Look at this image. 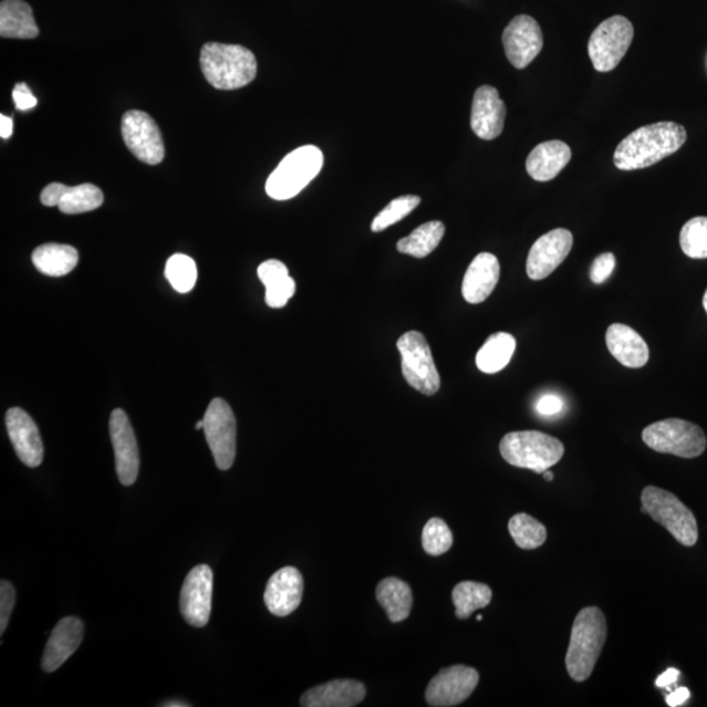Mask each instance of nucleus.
Returning a JSON list of instances; mask_svg holds the SVG:
<instances>
[{
    "instance_id": "nucleus-10",
    "label": "nucleus",
    "mask_w": 707,
    "mask_h": 707,
    "mask_svg": "<svg viewBox=\"0 0 707 707\" xmlns=\"http://www.w3.org/2000/svg\"><path fill=\"white\" fill-rule=\"evenodd\" d=\"M204 430L220 470L232 467L236 456V418L223 398H214L204 417Z\"/></svg>"
},
{
    "instance_id": "nucleus-17",
    "label": "nucleus",
    "mask_w": 707,
    "mask_h": 707,
    "mask_svg": "<svg viewBox=\"0 0 707 707\" xmlns=\"http://www.w3.org/2000/svg\"><path fill=\"white\" fill-rule=\"evenodd\" d=\"M6 426L19 459L27 467H40L44 460V445H42L39 427L30 414L20 408H11L6 414Z\"/></svg>"
},
{
    "instance_id": "nucleus-42",
    "label": "nucleus",
    "mask_w": 707,
    "mask_h": 707,
    "mask_svg": "<svg viewBox=\"0 0 707 707\" xmlns=\"http://www.w3.org/2000/svg\"><path fill=\"white\" fill-rule=\"evenodd\" d=\"M563 408H565V403L560 396L557 395H544L538 399L536 403V410H538L541 416H557L560 414Z\"/></svg>"
},
{
    "instance_id": "nucleus-13",
    "label": "nucleus",
    "mask_w": 707,
    "mask_h": 707,
    "mask_svg": "<svg viewBox=\"0 0 707 707\" xmlns=\"http://www.w3.org/2000/svg\"><path fill=\"white\" fill-rule=\"evenodd\" d=\"M214 574L210 566L198 565L185 578L180 611L187 623L204 627L209 623L212 604Z\"/></svg>"
},
{
    "instance_id": "nucleus-15",
    "label": "nucleus",
    "mask_w": 707,
    "mask_h": 707,
    "mask_svg": "<svg viewBox=\"0 0 707 707\" xmlns=\"http://www.w3.org/2000/svg\"><path fill=\"white\" fill-rule=\"evenodd\" d=\"M503 46L507 60L513 67L523 70L544 48V35L533 18L519 15L506 27Z\"/></svg>"
},
{
    "instance_id": "nucleus-36",
    "label": "nucleus",
    "mask_w": 707,
    "mask_h": 707,
    "mask_svg": "<svg viewBox=\"0 0 707 707\" xmlns=\"http://www.w3.org/2000/svg\"><path fill=\"white\" fill-rule=\"evenodd\" d=\"M454 544V536L445 520L433 518L427 521L423 532L425 552L430 555H441Z\"/></svg>"
},
{
    "instance_id": "nucleus-34",
    "label": "nucleus",
    "mask_w": 707,
    "mask_h": 707,
    "mask_svg": "<svg viewBox=\"0 0 707 707\" xmlns=\"http://www.w3.org/2000/svg\"><path fill=\"white\" fill-rule=\"evenodd\" d=\"M680 247L690 259H707V217H696L684 225Z\"/></svg>"
},
{
    "instance_id": "nucleus-45",
    "label": "nucleus",
    "mask_w": 707,
    "mask_h": 707,
    "mask_svg": "<svg viewBox=\"0 0 707 707\" xmlns=\"http://www.w3.org/2000/svg\"><path fill=\"white\" fill-rule=\"evenodd\" d=\"M12 119L10 117H6L4 114L0 116V137L3 139H9L12 135Z\"/></svg>"
},
{
    "instance_id": "nucleus-6",
    "label": "nucleus",
    "mask_w": 707,
    "mask_h": 707,
    "mask_svg": "<svg viewBox=\"0 0 707 707\" xmlns=\"http://www.w3.org/2000/svg\"><path fill=\"white\" fill-rule=\"evenodd\" d=\"M642 513H648L684 547L696 545L698 526L695 516L673 492L647 487L641 496Z\"/></svg>"
},
{
    "instance_id": "nucleus-23",
    "label": "nucleus",
    "mask_w": 707,
    "mask_h": 707,
    "mask_svg": "<svg viewBox=\"0 0 707 707\" xmlns=\"http://www.w3.org/2000/svg\"><path fill=\"white\" fill-rule=\"evenodd\" d=\"M366 687L361 682L333 680L306 690L300 705L304 707H354L366 698Z\"/></svg>"
},
{
    "instance_id": "nucleus-5",
    "label": "nucleus",
    "mask_w": 707,
    "mask_h": 707,
    "mask_svg": "<svg viewBox=\"0 0 707 707\" xmlns=\"http://www.w3.org/2000/svg\"><path fill=\"white\" fill-rule=\"evenodd\" d=\"M324 155L316 146L294 149L280 163L267 181V193L277 201L294 198L320 174Z\"/></svg>"
},
{
    "instance_id": "nucleus-12",
    "label": "nucleus",
    "mask_w": 707,
    "mask_h": 707,
    "mask_svg": "<svg viewBox=\"0 0 707 707\" xmlns=\"http://www.w3.org/2000/svg\"><path fill=\"white\" fill-rule=\"evenodd\" d=\"M480 675L467 666L441 669L433 678L425 693L426 703L434 707H451L467 701L477 688Z\"/></svg>"
},
{
    "instance_id": "nucleus-3",
    "label": "nucleus",
    "mask_w": 707,
    "mask_h": 707,
    "mask_svg": "<svg viewBox=\"0 0 707 707\" xmlns=\"http://www.w3.org/2000/svg\"><path fill=\"white\" fill-rule=\"evenodd\" d=\"M201 70L214 89L232 91L254 81L257 61L251 50L240 45L209 42L201 50Z\"/></svg>"
},
{
    "instance_id": "nucleus-35",
    "label": "nucleus",
    "mask_w": 707,
    "mask_h": 707,
    "mask_svg": "<svg viewBox=\"0 0 707 707\" xmlns=\"http://www.w3.org/2000/svg\"><path fill=\"white\" fill-rule=\"evenodd\" d=\"M420 204L418 196H403L396 199L385 207V209L377 214V217L371 226V230L374 232H382L387 230L388 227L398 223L399 220L408 217L413 210L417 209Z\"/></svg>"
},
{
    "instance_id": "nucleus-44",
    "label": "nucleus",
    "mask_w": 707,
    "mask_h": 707,
    "mask_svg": "<svg viewBox=\"0 0 707 707\" xmlns=\"http://www.w3.org/2000/svg\"><path fill=\"white\" fill-rule=\"evenodd\" d=\"M678 677H680V670L676 668H669L666 670V673L656 678V687L669 688L670 685L676 684Z\"/></svg>"
},
{
    "instance_id": "nucleus-30",
    "label": "nucleus",
    "mask_w": 707,
    "mask_h": 707,
    "mask_svg": "<svg viewBox=\"0 0 707 707\" xmlns=\"http://www.w3.org/2000/svg\"><path fill=\"white\" fill-rule=\"evenodd\" d=\"M445 233L446 227L441 221H427V223L416 228L409 236L399 240L397 242V251L416 257V259H425L438 248Z\"/></svg>"
},
{
    "instance_id": "nucleus-43",
    "label": "nucleus",
    "mask_w": 707,
    "mask_h": 707,
    "mask_svg": "<svg viewBox=\"0 0 707 707\" xmlns=\"http://www.w3.org/2000/svg\"><path fill=\"white\" fill-rule=\"evenodd\" d=\"M690 698L688 688H678L666 697L667 705L670 707L683 706Z\"/></svg>"
},
{
    "instance_id": "nucleus-41",
    "label": "nucleus",
    "mask_w": 707,
    "mask_h": 707,
    "mask_svg": "<svg viewBox=\"0 0 707 707\" xmlns=\"http://www.w3.org/2000/svg\"><path fill=\"white\" fill-rule=\"evenodd\" d=\"M13 103L21 112L33 110L38 105V98L32 94V91L25 83H19L15 85L12 92Z\"/></svg>"
},
{
    "instance_id": "nucleus-38",
    "label": "nucleus",
    "mask_w": 707,
    "mask_h": 707,
    "mask_svg": "<svg viewBox=\"0 0 707 707\" xmlns=\"http://www.w3.org/2000/svg\"><path fill=\"white\" fill-rule=\"evenodd\" d=\"M17 602V592L9 581L0 582V634H4L9 626L13 606Z\"/></svg>"
},
{
    "instance_id": "nucleus-46",
    "label": "nucleus",
    "mask_w": 707,
    "mask_h": 707,
    "mask_svg": "<svg viewBox=\"0 0 707 707\" xmlns=\"http://www.w3.org/2000/svg\"><path fill=\"white\" fill-rule=\"evenodd\" d=\"M163 706H166V707H177V706L187 707V706H190V705L189 704H185L183 701H170V703L164 704Z\"/></svg>"
},
{
    "instance_id": "nucleus-19",
    "label": "nucleus",
    "mask_w": 707,
    "mask_h": 707,
    "mask_svg": "<svg viewBox=\"0 0 707 707\" xmlns=\"http://www.w3.org/2000/svg\"><path fill=\"white\" fill-rule=\"evenodd\" d=\"M41 202L48 207L59 206L63 214L74 216V214L98 209L104 202V195L92 184L66 187V185L53 183L42 190Z\"/></svg>"
},
{
    "instance_id": "nucleus-24",
    "label": "nucleus",
    "mask_w": 707,
    "mask_h": 707,
    "mask_svg": "<svg viewBox=\"0 0 707 707\" xmlns=\"http://www.w3.org/2000/svg\"><path fill=\"white\" fill-rule=\"evenodd\" d=\"M605 341L611 354L625 367L641 368L649 360L646 341L631 326L612 324L605 333Z\"/></svg>"
},
{
    "instance_id": "nucleus-9",
    "label": "nucleus",
    "mask_w": 707,
    "mask_h": 707,
    "mask_svg": "<svg viewBox=\"0 0 707 707\" xmlns=\"http://www.w3.org/2000/svg\"><path fill=\"white\" fill-rule=\"evenodd\" d=\"M634 38V27L624 17L603 21L589 41V55L599 73H610L623 61Z\"/></svg>"
},
{
    "instance_id": "nucleus-1",
    "label": "nucleus",
    "mask_w": 707,
    "mask_h": 707,
    "mask_svg": "<svg viewBox=\"0 0 707 707\" xmlns=\"http://www.w3.org/2000/svg\"><path fill=\"white\" fill-rule=\"evenodd\" d=\"M687 141L682 125L664 121L637 128L620 143L613 163L621 170L644 169L674 155Z\"/></svg>"
},
{
    "instance_id": "nucleus-28",
    "label": "nucleus",
    "mask_w": 707,
    "mask_h": 707,
    "mask_svg": "<svg viewBox=\"0 0 707 707\" xmlns=\"http://www.w3.org/2000/svg\"><path fill=\"white\" fill-rule=\"evenodd\" d=\"M32 261L35 269L49 277L67 275L79 262L75 248L64 245H44L34 249Z\"/></svg>"
},
{
    "instance_id": "nucleus-25",
    "label": "nucleus",
    "mask_w": 707,
    "mask_h": 707,
    "mask_svg": "<svg viewBox=\"0 0 707 707\" xmlns=\"http://www.w3.org/2000/svg\"><path fill=\"white\" fill-rule=\"evenodd\" d=\"M571 159V149L565 142L548 141L540 143L528 156L526 168L533 180L547 183L553 180L565 169Z\"/></svg>"
},
{
    "instance_id": "nucleus-37",
    "label": "nucleus",
    "mask_w": 707,
    "mask_h": 707,
    "mask_svg": "<svg viewBox=\"0 0 707 707\" xmlns=\"http://www.w3.org/2000/svg\"><path fill=\"white\" fill-rule=\"evenodd\" d=\"M297 290L295 281L291 277L284 278L280 282L268 285L267 288V304L271 309H283L288 304L289 300L294 297Z\"/></svg>"
},
{
    "instance_id": "nucleus-39",
    "label": "nucleus",
    "mask_w": 707,
    "mask_h": 707,
    "mask_svg": "<svg viewBox=\"0 0 707 707\" xmlns=\"http://www.w3.org/2000/svg\"><path fill=\"white\" fill-rule=\"evenodd\" d=\"M614 268H616V257L613 253L597 256L591 266V281L595 284L604 283L612 275Z\"/></svg>"
},
{
    "instance_id": "nucleus-8",
    "label": "nucleus",
    "mask_w": 707,
    "mask_h": 707,
    "mask_svg": "<svg viewBox=\"0 0 707 707\" xmlns=\"http://www.w3.org/2000/svg\"><path fill=\"white\" fill-rule=\"evenodd\" d=\"M397 349L405 381L426 396L435 395L440 388V376L425 335L416 331L405 333L398 339Z\"/></svg>"
},
{
    "instance_id": "nucleus-16",
    "label": "nucleus",
    "mask_w": 707,
    "mask_h": 707,
    "mask_svg": "<svg viewBox=\"0 0 707 707\" xmlns=\"http://www.w3.org/2000/svg\"><path fill=\"white\" fill-rule=\"evenodd\" d=\"M110 432L116 456L118 480L125 487H131L139 474V449L137 439L123 409L113 410L110 420Z\"/></svg>"
},
{
    "instance_id": "nucleus-33",
    "label": "nucleus",
    "mask_w": 707,
    "mask_h": 707,
    "mask_svg": "<svg viewBox=\"0 0 707 707\" xmlns=\"http://www.w3.org/2000/svg\"><path fill=\"white\" fill-rule=\"evenodd\" d=\"M166 277L170 285L180 294L195 289L197 282V266L187 254L177 253L170 257L166 266Z\"/></svg>"
},
{
    "instance_id": "nucleus-48",
    "label": "nucleus",
    "mask_w": 707,
    "mask_h": 707,
    "mask_svg": "<svg viewBox=\"0 0 707 707\" xmlns=\"http://www.w3.org/2000/svg\"><path fill=\"white\" fill-rule=\"evenodd\" d=\"M703 304H704V309H705V311L707 313V290H706L704 299H703Z\"/></svg>"
},
{
    "instance_id": "nucleus-2",
    "label": "nucleus",
    "mask_w": 707,
    "mask_h": 707,
    "mask_svg": "<svg viewBox=\"0 0 707 707\" xmlns=\"http://www.w3.org/2000/svg\"><path fill=\"white\" fill-rule=\"evenodd\" d=\"M606 635V620L597 606H588L576 614L566 654L568 673L574 682L583 683L594 673Z\"/></svg>"
},
{
    "instance_id": "nucleus-21",
    "label": "nucleus",
    "mask_w": 707,
    "mask_h": 707,
    "mask_svg": "<svg viewBox=\"0 0 707 707\" xmlns=\"http://www.w3.org/2000/svg\"><path fill=\"white\" fill-rule=\"evenodd\" d=\"M83 635L84 625L81 618L73 616L62 618L50 634L44 656H42V669L48 674L59 669L81 646Z\"/></svg>"
},
{
    "instance_id": "nucleus-20",
    "label": "nucleus",
    "mask_w": 707,
    "mask_h": 707,
    "mask_svg": "<svg viewBox=\"0 0 707 707\" xmlns=\"http://www.w3.org/2000/svg\"><path fill=\"white\" fill-rule=\"evenodd\" d=\"M304 582L295 568H283L270 578L266 595V604L270 613L277 617L289 616L302 603Z\"/></svg>"
},
{
    "instance_id": "nucleus-26",
    "label": "nucleus",
    "mask_w": 707,
    "mask_h": 707,
    "mask_svg": "<svg viewBox=\"0 0 707 707\" xmlns=\"http://www.w3.org/2000/svg\"><path fill=\"white\" fill-rule=\"evenodd\" d=\"M39 33L30 4L24 0H3L0 4V35L3 39L33 40Z\"/></svg>"
},
{
    "instance_id": "nucleus-18",
    "label": "nucleus",
    "mask_w": 707,
    "mask_h": 707,
    "mask_svg": "<svg viewBox=\"0 0 707 707\" xmlns=\"http://www.w3.org/2000/svg\"><path fill=\"white\" fill-rule=\"evenodd\" d=\"M506 105L499 92L490 85L476 91L471 104L470 126L478 138L492 141L503 132Z\"/></svg>"
},
{
    "instance_id": "nucleus-7",
    "label": "nucleus",
    "mask_w": 707,
    "mask_h": 707,
    "mask_svg": "<svg viewBox=\"0 0 707 707\" xmlns=\"http://www.w3.org/2000/svg\"><path fill=\"white\" fill-rule=\"evenodd\" d=\"M642 439L648 448L683 459H695L705 453L707 440L703 428L678 418L659 420L645 428Z\"/></svg>"
},
{
    "instance_id": "nucleus-27",
    "label": "nucleus",
    "mask_w": 707,
    "mask_h": 707,
    "mask_svg": "<svg viewBox=\"0 0 707 707\" xmlns=\"http://www.w3.org/2000/svg\"><path fill=\"white\" fill-rule=\"evenodd\" d=\"M377 602L387 612L392 623H402L409 617L413 594L408 583L398 578H385L376 589Z\"/></svg>"
},
{
    "instance_id": "nucleus-29",
    "label": "nucleus",
    "mask_w": 707,
    "mask_h": 707,
    "mask_svg": "<svg viewBox=\"0 0 707 707\" xmlns=\"http://www.w3.org/2000/svg\"><path fill=\"white\" fill-rule=\"evenodd\" d=\"M517 341L510 333L499 332L490 335L484 346L478 350L476 363L484 374H497L512 360Z\"/></svg>"
},
{
    "instance_id": "nucleus-14",
    "label": "nucleus",
    "mask_w": 707,
    "mask_h": 707,
    "mask_svg": "<svg viewBox=\"0 0 707 707\" xmlns=\"http://www.w3.org/2000/svg\"><path fill=\"white\" fill-rule=\"evenodd\" d=\"M574 238L566 228L542 235L531 248L527 260V274L532 281L545 280L568 259Z\"/></svg>"
},
{
    "instance_id": "nucleus-47",
    "label": "nucleus",
    "mask_w": 707,
    "mask_h": 707,
    "mask_svg": "<svg viewBox=\"0 0 707 707\" xmlns=\"http://www.w3.org/2000/svg\"><path fill=\"white\" fill-rule=\"evenodd\" d=\"M542 475H544L545 480L549 482L554 480V475L549 469H547Z\"/></svg>"
},
{
    "instance_id": "nucleus-4",
    "label": "nucleus",
    "mask_w": 707,
    "mask_h": 707,
    "mask_svg": "<svg viewBox=\"0 0 707 707\" xmlns=\"http://www.w3.org/2000/svg\"><path fill=\"white\" fill-rule=\"evenodd\" d=\"M499 451L510 466L541 475L560 462L565 455V446L541 432H513L505 435Z\"/></svg>"
},
{
    "instance_id": "nucleus-31",
    "label": "nucleus",
    "mask_w": 707,
    "mask_h": 707,
    "mask_svg": "<svg viewBox=\"0 0 707 707\" xmlns=\"http://www.w3.org/2000/svg\"><path fill=\"white\" fill-rule=\"evenodd\" d=\"M489 585L478 582H461L453 591L456 617L467 620L476 611L485 609L491 602Z\"/></svg>"
},
{
    "instance_id": "nucleus-11",
    "label": "nucleus",
    "mask_w": 707,
    "mask_h": 707,
    "mask_svg": "<svg viewBox=\"0 0 707 707\" xmlns=\"http://www.w3.org/2000/svg\"><path fill=\"white\" fill-rule=\"evenodd\" d=\"M123 137L132 154L148 166H156L166 156L159 127L145 112L128 111L124 114Z\"/></svg>"
},
{
    "instance_id": "nucleus-22",
    "label": "nucleus",
    "mask_w": 707,
    "mask_h": 707,
    "mask_svg": "<svg viewBox=\"0 0 707 707\" xmlns=\"http://www.w3.org/2000/svg\"><path fill=\"white\" fill-rule=\"evenodd\" d=\"M501 266L495 254L480 253L471 261L462 281V297L470 304L485 302L497 288Z\"/></svg>"
},
{
    "instance_id": "nucleus-32",
    "label": "nucleus",
    "mask_w": 707,
    "mask_h": 707,
    "mask_svg": "<svg viewBox=\"0 0 707 707\" xmlns=\"http://www.w3.org/2000/svg\"><path fill=\"white\" fill-rule=\"evenodd\" d=\"M509 531L516 544L526 550L544 545L548 538L545 526L524 512L517 513L510 519Z\"/></svg>"
},
{
    "instance_id": "nucleus-49",
    "label": "nucleus",
    "mask_w": 707,
    "mask_h": 707,
    "mask_svg": "<svg viewBox=\"0 0 707 707\" xmlns=\"http://www.w3.org/2000/svg\"><path fill=\"white\" fill-rule=\"evenodd\" d=\"M204 425H205V424H204V419H202V420H199V423H197V425H196L197 430H202Z\"/></svg>"
},
{
    "instance_id": "nucleus-40",
    "label": "nucleus",
    "mask_w": 707,
    "mask_h": 707,
    "mask_svg": "<svg viewBox=\"0 0 707 707\" xmlns=\"http://www.w3.org/2000/svg\"><path fill=\"white\" fill-rule=\"evenodd\" d=\"M257 274H259L261 282L266 284V288L290 277L289 269L285 268L283 262L278 260L262 262L259 270H257Z\"/></svg>"
}]
</instances>
